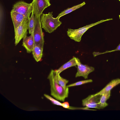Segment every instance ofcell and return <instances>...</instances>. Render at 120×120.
Masks as SVG:
<instances>
[{"mask_svg": "<svg viewBox=\"0 0 120 120\" xmlns=\"http://www.w3.org/2000/svg\"><path fill=\"white\" fill-rule=\"evenodd\" d=\"M120 83V79H114L107 84L103 89L95 94L101 95L105 93L111 91L112 88Z\"/></svg>", "mask_w": 120, "mask_h": 120, "instance_id": "obj_12", "label": "cell"}, {"mask_svg": "<svg viewBox=\"0 0 120 120\" xmlns=\"http://www.w3.org/2000/svg\"><path fill=\"white\" fill-rule=\"evenodd\" d=\"M86 3L85 2H83L80 4L68 8L60 13L57 17L60 18L61 17L82 7Z\"/></svg>", "mask_w": 120, "mask_h": 120, "instance_id": "obj_16", "label": "cell"}, {"mask_svg": "<svg viewBox=\"0 0 120 120\" xmlns=\"http://www.w3.org/2000/svg\"><path fill=\"white\" fill-rule=\"evenodd\" d=\"M34 22V26L33 33L34 46L39 45L44 46V35L42 29L40 16H35Z\"/></svg>", "mask_w": 120, "mask_h": 120, "instance_id": "obj_5", "label": "cell"}, {"mask_svg": "<svg viewBox=\"0 0 120 120\" xmlns=\"http://www.w3.org/2000/svg\"><path fill=\"white\" fill-rule=\"evenodd\" d=\"M52 12L48 14L42 13L40 17L42 27L46 32L51 33L56 30L62 24L60 18L53 17Z\"/></svg>", "mask_w": 120, "mask_h": 120, "instance_id": "obj_2", "label": "cell"}, {"mask_svg": "<svg viewBox=\"0 0 120 120\" xmlns=\"http://www.w3.org/2000/svg\"><path fill=\"white\" fill-rule=\"evenodd\" d=\"M22 46L28 53H31L34 46V41L33 33L29 36H26L23 38Z\"/></svg>", "mask_w": 120, "mask_h": 120, "instance_id": "obj_10", "label": "cell"}, {"mask_svg": "<svg viewBox=\"0 0 120 120\" xmlns=\"http://www.w3.org/2000/svg\"><path fill=\"white\" fill-rule=\"evenodd\" d=\"M11 15L14 29L17 28L26 18L23 15L12 10L11 12Z\"/></svg>", "mask_w": 120, "mask_h": 120, "instance_id": "obj_11", "label": "cell"}, {"mask_svg": "<svg viewBox=\"0 0 120 120\" xmlns=\"http://www.w3.org/2000/svg\"><path fill=\"white\" fill-rule=\"evenodd\" d=\"M12 11L24 15L26 17H30V14L33 11V1L27 3L23 1H18L13 5Z\"/></svg>", "mask_w": 120, "mask_h": 120, "instance_id": "obj_4", "label": "cell"}, {"mask_svg": "<svg viewBox=\"0 0 120 120\" xmlns=\"http://www.w3.org/2000/svg\"><path fill=\"white\" fill-rule=\"evenodd\" d=\"M30 17L25 18L21 23L14 29L15 45V46L19 43L22 39L27 35Z\"/></svg>", "mask_w": 120, "mask_h": 120, "instance_id": "obj_6", "label": "cell"}, {"mask_svg": "<svg viewBox=\"0 0 120 120\" xmlns=\"http://www.w3.org/2000/svg\"><path fill=\"white\" fill-rule=\"evenodd\" d=\"M119 1H120V0H119Z\"/></svg>", "mask_w": 120, "mask_h": 120, "instance_id": "obj_24", "label": "cell"}, {"mask_svg": "<svg viewBox=\"0 0 120 120\" xmlns=\"http://www.w3.org/2000/svg\"><path fill=\"white\" fill-rule=\"evenodd\" d=\"M55 78L58 83L64 89H65L67 88L68 87L66 86V85L69 82L68 80L62 78L60 76V74H57L56 72Z\"/></svg>", "mask_w": 120, "mask_h": 120, "instance_id": "obj_17", "label": "cell"}, {"mask_svg": "<svg viewBox=\"0 0 120 120\" xmlns=\"http://www.w3.org/2000/svg\"><path fill=\"white\" fill-rule=\"evenodd\" d=\"M44 95L46 98L51 101L53 104L62 106V103L54 99L49 95L46 94H44Z\"/></svg>", "mask_w": 120, "mask_h": 120, "instance_id": "obj_20", "label": "cell"}, {"mask_svg": "<svg viewBox=\"0 0 120 120\" xmlns=\"http://www.w3.org/2000/svg\"><path fill=\"white\" fill-rule=\"evenodd\" d=\"M75 59L77 66V71L75 75V77H82L85 79H88V75L94 70V68L82 64L77 58L75 57Z\"/></svg>", "mask_w": 120, "mask_h": 120, "instance_id": "obj_7", "label": "cell"}, {"mask_svg": "<svg viewBox=\"0 0 120 120\" xmlns=\"http://www.w3.org/2000/svg\"><path fill=\"white\" fill-rule=\"evenodd\" d=\"M43 46L40 45L35 46L32 51L33 57L37 62L40 61L42 57Z\"/></svg>", "mask_w": 120, "mask_h": 120, "instance_id": "obj_13", "label": "cell"}, {"mask_svg": "<svg viewBox=\"0 0 120 120\" xmlns=\"http://www.w3.org/2000/svg\"><path fill=\"white\" fill-rule=\"evenodd\" d=\"M101 95L95 94L89 95L82 100V105L87 109L89 108H95L101 109L99 104L100 97Z\"/></svg>", "mask_w": 120, "mask_h": 120, "instance_id": "obj_8", "label": "cell"}, {"mask_svg": "<svg viewBox=\"0 0 120 120\" xmlns=\"http://www.w3.org/2000/svg\"><path fill=\"white\" fill-rule=\"evenodd\" d=\"M56 73L55 70H52L48 77L50 86L51 94L57 100L64 102L68 97L69 89L68 87L65 89L58 83L55 78Z\"/></svg>", "mask_w": 120, "mask_h": 120, "instance_id": "obj_1", "label": "cell"}, {"mask_svg": "<svg viewBox=\"0 0 120 120\" xmlns=\"http://www.w3.org/2000/svg\"><path fill=\"white\" fill-rule=\"evenodd\" d=\"M33 11L35 16H41L44 10L51 5L50 0H33Z\"/></svg>", "mask_w": 120, "mask_h": 120, "instance_id": "obj_9", "label": "cell"}, {"mask_svg": "<svg viewBox=\"0 0 120 120\" xmlns=\"http://www.w3.org/2000/svg\"><path fill=\"white\" fill-rule=\"evenodd\" d=\"M34 14L33 11L29 18V23L28 30L29 33L30 34H33V32L34 26Z\"/></svg>", "mask_w": 120, "mask_h": 120, "instance_id": "obj_18", "label": "cell"}, {"mask_svg": "<svg viewBox=\"0 0 120 120\" xmlns=\"http://www.w3.org/2000/svg\"><path fill=\"white\" fill-rule=\"evenodd\" d=\"M120 51V43L115 49L111 51H107L103 52H94L93 53V54L94 57L98 55L105 53L108 52H112L117 51Z\"/></svg>", "mask_w": 120, "mask_h": 120, "instance_id": "obj_21", "label": "cell"}, {"mask_svg": "<svg viewBox=\"0 0 120 120\" xmlns=\"http://www.w3.org/2000/svg\"><path fill=\"white\" fill-rule=\"evenodd\" d=\"M110 93L111 91H110L105 93L101 96L99 104L101 109H103L108 105L106 101L109 98Z\"/></svg>", "mask_w": 120, "mask_h": 120, "instance_id": "obj_15", "label": "cell"}, {"mask_svg": "<svg viewBox=\"0 0 120 120\" xmlns=\"http://www.w3.org/2000/svg\"><path fill=\"white\" fill-rule=\"evenodd\" d=\"M93 80L92 79H89L78 81L75 83L66 86L68 87H70L79 85L83 84L92 82Z\"/></svg>", "mask_w": 120, "mask_h": 120, "instance_id": "obj_19", "label": "cell"}, {"mask_svg": "<svg viewBox=\"0 0 120 120\" xmlns=\"http://www.w3.org/2000/svg\"><path fill=\"white\" fill-rule=\"evenodd\" d=\"M77 65L75 59V57H74L68 61L66 63L58 69L55 70L56 73L58 74H60L66 69L73 66Z\"/></svg>", "mask_w": 120, "mask_h": 120, "instance_id": "obj_14", "label": "cell"}, {"mask_svg": "<svg viewBox=\"0 0 120 120\" xmlns=\"http://www.w3.org/2000/svg\"></svg>", "mask_w": 120, "mask_h": 120, "instance_id": "obj_25", "label": "cell"}, {"mask_svg": "<svg viewBox=\"0 0 120 120\" xmlns=\"http://www.w3.org/2000/svg\"><path fill=\"white\" fill-rule=\"evenodd\" d=\"M119 17L120 19V15H119Z\"/></svg>", "mask_w": 120, "mask_h": 120, "instance_id": "obj_23", "label": "cell"}, {"mask_svg": "<svg viewBox=\"0 0 120 120\" xmlns=\"http://www.w3.org/2000/svg\"><path fill=\"white\" fill-rule=\"evenodd\" d=\"M62 106L63 108L69 109L70 106H69V103L68 102H65L62 103Z\"/></svg>", "mask_w": 120, "mask_h": 120, "instance_id": "obj_22", "label": "cell"}, {"mask_svg": "<svg viewBox=\"0 0 120 120\" xmlns=\"http://www.w3.org/2000/svg\"><path fill=\"white\" fill-rule=\"evenodd\" d=\"M112 20V18L102 20L77 29H73L68 28L67 31L68 35L71 39L75 41L79 42L81 40L82 36L88 29L101 23Z\"/></svg>", "mask_w": 120, "mask_h": 120, "instance_id": "obj_3", "label": "cell"}]
</instances>
